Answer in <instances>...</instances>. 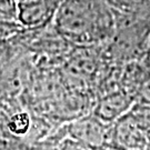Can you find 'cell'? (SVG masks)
<instances>
[{
  "label": "cell",
  "instance_id": "cell-1",
  "mask_svg": "<svg viewBox=\"0 0 150 150\" xmlns=\"http://www.w3.org/2000/svg\"><path fill=\"white\" fill-rule=\"evenodd\" d=\"M56 23L67 39L80 45H91L111 35L112 16L95 0H64L60 5Z\"/></svg>",
  "mask_w": 150,
  "mask_h": 150
},
{
  "label": "cell",
  "instance_id": "cell-2",
  "mask_svg": "<svg viewBox=\"0 0 150 150\" xmlns=\"http://www.w3.org/2000/svg\"><path fill=\"white\" fill-rule=\"evenodd\" d=\"M67 136L93 149L107 148L111 123H106L93 113L72 119L66 126Z\"/></svg>",
  "mask_w": 150,
  "mask_h": 150
},
{
  "label": "cell",
  "instance_id": "cell-3",
  "mask_svg": "<svg viewBox=\"0 0 150 150\" xmlns=\"http://www.w3.org/2000/svg\"><path fill=\"white\" fill-rule=\"evenodd\" d=\"M149 145L148 137L129 111L111 123L107 148L115 150H147Z\"/></svg>",
  "mask_w": 150,
  "mask_h": 150
},
{
  "label": "cell",
  "instance_id": "cell-4",
  "mask_svg": "<svg viewBox=\"0 0 150 150\" xmlns=\"http://www.w3.org/2000/svg\"><path fill=\"white\" fill-rule=\"evenodd\" d=\"M136 100V97L123 89L110 91L97 101L92 113L103 122L113 123L128 112Z\"/></svg>",
  "mask_w": 150,
  "mask_h": 150
},
{
  "label": "cell",
  "instance_id": "cell-5",
  "mask_svg": "<svg viewBox=\"0 0 150 150\" xmlns=\"http://www.w3.org/2000/svg\"><path fill=\"white\" fill-rule=\"evenodd\" d=\"M32 125L31 116L27 111H16L11 113L9 118L6 120V130L7 132L12 136L13 138L19 139V138H25Z\"/></svg>",
  "mask_w": 150,
  "mask_h": 150
},
{
  "label": "cell",
  "instance_id": "cell-6",
  "mask_svg": "<svg viewBox=\"0 0 150 150\" xmlns=\"http://www.w3.org/2000/svg\"><path fill=\"white\" fill-rule=\"evenodd\" d=\"M46 6L40 0H20L19 19L26 25L39 22L46 13Z\"/></svg>",
  "mask_w": 150,
  "mask_h": 150
},
{
  "label": "cell",
  "instance_id": "cell-7",
  "mask_svg": "<svg viewBox=\"0 0 150 150\" xmlns=\"http://www.w3.org/2000/svg\"><path fill=\"white\" fill-rule=\"evenodd\" d=\"M71 70L78 75L82 76H90L95 74L97 69V62L95 57H92L90 54H78L75 56L71 61Z\"/></svg>",
  "mask_w": 150,
  "mask_h": 150
},
{
  "label": "cell",
  "instance_id": "cell-8",
  "mask_svg": "<svg viewBox=\"0 0 150 150\" xmlns=\"http://www.w3.org/2000/svg\"><path fill=\"white\" fill-rule=\"evenodd\" d=\"M102 149V148H101ZM101 149H93L88 146L81 144L77 140L72 139L70 137H64L62 140H60L57 145L51 146V150H101Z\"/></svg>",
  "mask_w": 150,
  "mask_h": 150
},
{
  "label": "cell",
  "instance_id": "cell-9",
  "mask_svg": "<svg viewBox=\"0 0 150 150\" xmlns=\"http://www.w3.org/2000/svg\"><path fill=\"white\" fill-rule=\"evenodd\" d=\"M137 100L150 106V71L144 79V81L141 82L139 89H138Z\"/></svg>",
  "mask_w": 150,
  "mask_h": 150
},
{
  "label": "cell",
  "instance_id": "cell-10",
  "mask_svg": "<svg viewBox=\"0 0 150 150\" xmlns=\"http://www.w3.org/2000/svg\"><path fill=\"white\" fill-rule=\"evenodd\" d=\"M101 150H115V149H111V148H102Z\"/></svg>",
  "mask_w": 150,
  "mask_h": 150
},
{
  "label": "cell",
  "instance_id": "cell-11",
  "mask_svg": "<svg viewBox=\"0 0 150 150\" xmlns=\"http://www.w3.org/2000/svg\"><path fill=\"white\" fill-rule=\"evenodd\" d=\"M18 1H20V0H18Z\"/></svg>",
  "mask_w": 150,
  "mask_h": 150
}]
</instances>
